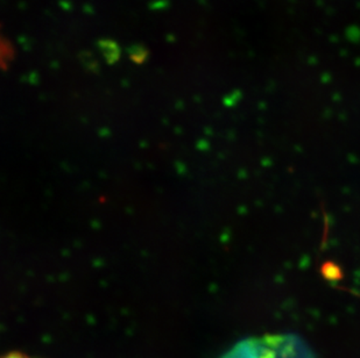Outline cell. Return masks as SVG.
<instances>
[{
  "label": "cell",
  "instance_id": "cell-2",
  "mask_svg": "<svg viewBox=\"0 0 360 358\" xmlns=\"http://www.w3.org/2000/svg\"><path fill=\"white\" fill-rule=\"evenodd\" d=\"M221 358H274L269 338H246L230 349Z\"/></svg>",
  "mask_w": 360,
  "mask_h": 358
},
{
  "label": "cell",
  "instance_id": "cell-3",
  "mask_svg": "<svg viewBox=\"0 0 360 358\" xmlns=\"http://www.w3.org/2000/svg\"><path fill=\"white\" fill-rule=\"evenodd\" d=\"M0 358H34L31 356L22 355V354H18V352H10V354H5V355H0Z\"/></svg>",
  "mask_w": 360,
  "mask_h": 358
},
{
  "label": "cell",
  "instance_id": "cell-1",
  "mask_svg": "<svg viewBox=\"0 0 360 358\" xmlns=\"http://www.w3.org/2000/svg\"><path fill=\"white\" fill-rule=\"evenodd\" d=\"M274 358H315L310 349L300 338L287 335H269Z\"/></svg>",
  "mask_w": 360,
  "mask_h": 358
}]
</instances>
